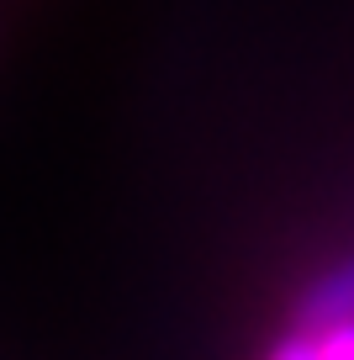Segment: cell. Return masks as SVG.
Listing matches in <instances>:
<instances>
[{"label":"cell","mask_w":354,"mask_h":360,"mask_svg":"<svg viewBox=\"0 0 354 360\" xmlns=\"http://www.w3.org/2000/svg\"><path fill=\"white\" fill-rule=\"evenodd\" d=\"M322 349H328V360H354V323H339L322 334Z\"/></svg>","instance_id":"3957f363"},{"label":"cell","mask_w":354,"mask_h":360,"mask_svg":"<svg viewBox=\"0 0 354 360\" xmlns=\"http://www.w3.org/2000/svg\"><path fill=\"white\" fill-rule=\"evenodd\" d=\"M339 323H354V259L322 270L317 281L307 286V297H301V328L328 334Z\"/></svg>","instance_id":"6da1fadb"},{"label":"cell","mask_w":354,"mask_h":360,"mask_svg":"<svg viewBox=\"0 0 354 360\" xmlns=\"http://www.w3.org/2000/svg\"><path fill=\"white\" fill-rule=\"evenodd\" d=\"M265 360H328V349H322V334H291V339H280L275 349H270Z\"/></svg>","instance_id":"7a4b0ae2"}]
</instances>
